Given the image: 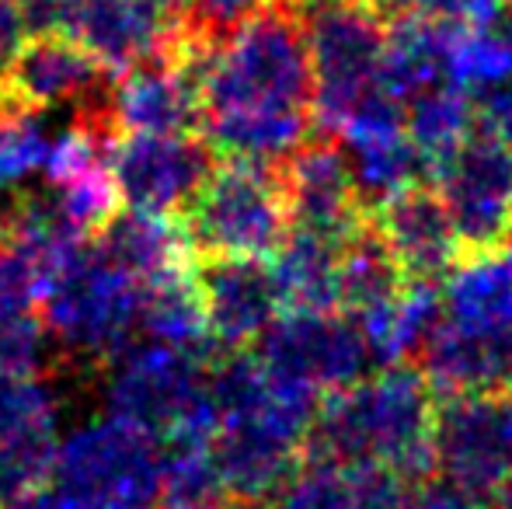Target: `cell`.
<instances>
[{
  "instance_id": "obj_1",
  "label": "cell",
  "mask_w": 512,
  "mask_h": 509,
  "mask_svg": "<svg viewBox=\"0 0 512 509\" xmlns=\"http://www.w3.org/2000/svg\"><path fill=\"white\" fill-rule=\"evenodd\" d=\"M199 95V136L216 157L283 164L314 129L304 4L265 0L213 42Z\"/></svg>"
},
{
  "instance_id": "obj_2",
  "label": "cell",
  "mask_w": 512,
  "mask_h": 509,
  "mask_svg": "<svg viewBox=\"0 0 512 509\" xmlns=\"http://www.w3.org/2000/svg\"><path fill=\"white\" fill-rule=\"evenodd\" d=\"M436 394L415 363H394L377 377L328 391L317 401L304 440V461L338 468L380 464L408 485L436 475L432 457Z\"/></svg>"
},
{
  "instance_id": "obj_3",
  "label": "cell",
  "mask_w": 512,
  "mask_h": 509,
  "mask_svg": "<svg viewBox=\"0 0 512 509\" xmlns=\"http://www.w3.org/2000/svg\"><path fill=\"white\" fill-rule=\"evenodd\" d=\"M143 286L95 238L70 248L39 286V321L74 367L102 370L133 342Z\"/></svg>"
},
{
  "instance_id": "obj_4",
  "label": "cell",
  "mask_w": 512,
  "mask_h": 509,
  "mask_svg": "<svg viewBox=\"0 0 512 509\" xmlns=\"http://www.w3.org/2000/svg\"><path fill=\"white\" fill-rule=\"evenodd\" d=\"M196 262L206 258H272L290 234L283 178L276 164L234 161L213 164L196 196L178 213Z\"/></svg>"
},
{
  "instance_id": "obj_5",
  "label": "cell",
  "mask_w": 512,
  "mask_h": 509,
  "mask_svg": "<svg viewBox=\"0 0 512 509\" xmlns=\"http://www.w3.org/2000/svg\"><path fill=\"white\" fill-rule=\"evenodd\" d=\"M46 489L56 509H154L161 499V443L108 415L56 447Z\"/></svg>"
},
{
  "instance_id": "obj_6",
  "label": "cell",
  "mask_w": 512,
  "mask_h": 509,
  "mask_svg": "<svg viewBox=\"0 0 512 509\" xmlns=\"http://www.w3.org/2000/svg\"><path fill=\"white\" fill-rule=\"evenodd\" d=\"M310 60V119L335 136L366 95L377 91L387 42L380 0H310L304 4Z\"/></svg>"
},
{
  "instance_id": "obj_7",
  "label": "cell",
  "mask_w": 512,
  "mask_h": 509,
  "mask_svg": "<svg viewBox=\"0 0 512 509\" xmlns=\"http://www.w3.org/2000/svg\"><path fill=\"white\" fill-rule=\"evenodd\" d=\"M432 457L450 485L492 499L512 471V387L446 394L432 419Z\"/></svg>"
},
{
  "instance_id": "obj_8",
  "label": "cell",
  "mask_w": 512,
  "mask_h": 509,
  "mask_svg": "<svg viewBox=\"0 0 512 509\" xmlns=\"http://www.w3.org/2000/svg\"><path fill=\"white\" fill-rule=\"evenodd\" d=\"M206 367V353L161 346V342H129L105 367L108 412L161 436L209 398Z\"/></svg>"
},
{
  "instance_id": "obj_9",
  "label": "cell",
  "mask_w": 512,
  "mask_h": 509,
  "mask_svg": "<svg viewBox=\"0 0 512 509\" xmlns=\"http://www.w3.org/2000/svg\"><path fill=\"white\" fill-rule=\"evenodd\" d=\"M464 252L499 248L512 224V150L488 133H471L429 171Z\"/></svg>"
},
{
  "instance_id": "obj_10",
  "label": "cell",
  "mask_w": 512,
  "mask_h": 509,
  "mask_svg": "<svg viewBox=\"0 0 512 509\" xmlns=\"http://www.w3.org/2000/svg\"><path fill=\"white\" fill-rule=\"evenodd\" d=\"M258 360L272 374L304 381L314 391H342L370 370V349L345 311H286L258 335Z\"/></svg>"
},
{
  "instance_id": "obj_11",
  "label": "cell",
  "mask_w": 512,
  "mask_h": 509,
  "mask_svg": "<svg viewBox=\"0 0 512 509\" xmlns=\"http://www.w3.org/2000/svg\"><path fill=\"white\" fill-rule=\"evenodd\" d=\"M216 164V150L199 133H119L108 147L119 203L129 210L178 217Z\"/></svg>"
},
{
  "instance_id": "obj_12",
  "label": "cell",
  "mask_w": 512,
  "mask_h": 509,
  "mask_svg": "<svg viewBox=\"0 0 512 509\" xmlns=\"http://www.w3.org/2000/svg\"><path fill=\"white\" fill-rule=\"evenodd\" d=\"M335 140L345 150L352 189H356L366 217L425 175L422 157L408 140L405 105L384 95L380 88L356 105V112L345 119Z\"/></svg>"
},
{
  "instance_id": "obj_13",
  "label": "cell",
  "mask_w": 512,
  "mask_h": 509,
  "mask_svg": "<svg viewBox=\"0 0 512 509\" xmlns=\"http://www.w3.org/2000/svg\"><path fill=\"white\" fill-rule=\"evenodd\" d=\"M56 32L88 49L115 77L168 49L178 7L164 0H56Z\"/></svg>"
},
{
  "instance_id": "obj_14",
  "label": "cell",
  "mask_w": 512,
  "mask_h": 509,
  "mask_svg": "<svg viewBox=\"0 0 512 509\" xmlns=\"http://www.w3.org/2000/svg\"><path fill=\"white\" fill-rule=\"evenodd\" d=\"M276 168L283 178L293 227H304L331 241H345L366 220L356 189H352L345 150L335 136L321 133L317 140L307 136Z\"/></svg>"
},
{
  "instance_id": "obj_15",
  "label": "cell",
  "mask_w": 512,
  "mask_h": 509,
  "mask_svg": "<svg viewBox=\"0 0 512 509\" xmlns=\"http://www.w3.org/2000/svg\"><path fill=\"white\" fill-rule=\"evenodd\" d=\"M112 84V70H105L88 49H81L63 32L28 35L21 53L14 56L0 88L25 109H53V105H91L102 102Z\"/></svg>"
},
{
  "instance_id": "obj_16",
  "label": "cell",
  "mask_w": 512,
  "mask_h": 509,
  "mask_svg": "<svg viewBox=\"0 0 512 509\" xmlns=\"http://www.w3.org/2000/svg\"><path fill=\"white\" fill-rule=\"evenodd\" d=\"M196 286L216 349L251 346L279 314L276 286L258 258L196 262Z\"/></svg>"
},
{
  "instance_id": "obj_17",
  "label": "cell",
  "mask_w": 512,
  "mask_h": 509,
  "mask_svg": "<svg viewBox=\"0 0 512 509\" xmlns=\"http://www.w3.org/2000/svg\"><path fill=\"white\" fill-rule=\"evenodd\" d=\"M370 224L377 227L387 252L394 255L408 279L436 283L464 255L443 199L436 196V189H425L418 182L387 199L380 210H373Z\"/></svg>"
},
{
  "instance_id": "obj_18",
  "label": "cell",
  "mask_w": 512,
  "mask_h": 509,
  "mask_svg": "<svg viewBox=\"0 0 512 509\" xmlns=\"http://www.w3.org/2000/svg\"><path fill=\"white\" fill-rule=\"evenodd\" d=\"M304 461V443L255 419L220 422L213 436V464L223 499L265 506Z\"/></svg>"
},
{
  "instance_id": "obj_19",
  "label": "cell",
  "mask_w": 512,
  "mask_h": 509,
  "mask_svg": "<svg viewBox=\"0 0 512 509\" xmlns=\"http://www.w3.org/2000/svg\"><path fill=\"white\" fill-rule=\"evenodd\" d=\"M443 321L481 339L512 335V265L502 248L464 252L439 290Z\"/></svg>"
},
{
  "instance_id": "obj_20",
  "label": "cell",
  "mask_w": 512,
  "mask_h": 509,
  "mask_svg": "<svg viewBox=\"0 0 512 509\" xmlns=\"http://www.w3.org/2000/svg\"><path fill=\"white\" fill-rule=\"evenodd\" d=\"M418 370L429 381L432 394H471L512 387V335L506 339H481L460 328L439 325L418 349Z\"/></svg>"
},
{
  "instance_id": "obj_21",
  "label": "cell",
  "mask_w": 512,
  "mask_h": 509,
  "mask_svg": "<svg viewBox=\"0 0 512 509\" xmlns=\"http://www.w3.org/2000/svg\"><path fill=\"white\" fill-rule=\"evenodd\" d=\"M91 238L115 265H122L140 283H157V279L178 276L196 265L182 220L164 217V213L115 210Z\"/></svg>"
},
{
  "instance_id": "obj_22",
  "label": "cell",
  "mask_w": 512,
  "mask_h": 509,
  "mask_svg": "<svg viewBox=\"0 0 512 509\" xmlns=\"http://www.w3.org/2000/svg\"><path fill=\"white\" fill-rule=\"evenodd\" d=\"M46 328L39 321V269L0 238V374H39Z\"/></svg>"
},
{
  "instance_id": "obj_23",
  "label": "cell",
  "mask_w": 512,
  "mask_h": 509,
  "mask_svg": "<svg viewBox=\"0 0 512 509\" xmlns=\"http://www.w3.org/2000/svg\"><path fill=\"white\" fill-rule=\"evenodd\" d=\"M439 318H443L439 286L429 279H408L387 304L359 314L356 325L366 339L370 360L380 367H394V363H408L411 356H418Z\"/></svg>"
},
{
  "instance_id": "obj_24",
  "label": "cell",
  "mask_w": 512,
  "mask_h": 509,
  "mask_svg": "<svg viewBox=\"0 0 512 509\" xmlns=\"http://www.w3.org/2000/svg\"><path fill=\"white\" fill-rule=\"evenodd\" d=\"M272 286L286 311H338V241L290 227L272 252Z\"/></svg>"
},
{
  "instance_id": "obj_25",
  "label": "cell",
  "mask_w": 512,
  "mask_h": 509,
  "mask_svg": "<svg viewBox=\"0 0 512 509\" xmlns=\"http://www.w3.org/2000/svg\"><path fill=\"white\" fill-rule=\"evenodd\" d=\"M140 328L150 335V342L175 349H192V353L216 356V342L209 339L203 297L196 286V265L178 276L157 279V283H140Z\"/></svg>"
},
{
  "instance_id": "obj_26",
  "label": "cell",
  "mask_w": 512,
  "mask_h": 509,
  "mask_svg": "<svg viewBox=\"0 0 512 509\" xmlns=\"http://www.w3.org/2000/svg\"><path fill=\"white\" fill-rule=\"evenodd\" d=\"M405 283L408 276L387 252L370 217L349 238L338 241V311L359 318V314L387 304Z\"/></svg>"
},
{
  "instance_id": "obj_27",
  "label": "cell",
  "mask_w": 512,
  "mask_h": 509,
  "mask_svg": "<svg viewBox=\"0 0 512 509\" xmlns=\"http://www.w3.org/2000/svg\"><path fill=\"white\" fill-rule=\"evenodd\" d=\"M405 129L418 157H422L425 171H432L478 129L474 98L450 81L432 84V88L418 91L405 102Z\"/></svg>"
},
{
  "instance_id": "obj_28",
  "label": "cell",
  "mask_w": 512,
  "mask_h": 509,
  "mask_svg": "<svg viewBox=\"0 0 512 509\" xmlns=\"http://www.w3.org/2000/svg\"><path fill=\"white\" fill-rule=\"evenodd\" d=\"M443 81L457 84L467 95L512 81V18L471 25L453 32L443 56Z\"/></svg>"
},
{
  "instance_id": "obj_29",
  "label": "cell",
  "mask_w": 512,
  "mask_h": 509,
  "mask_svg": "<svg viewBox=\"0 0 512 509\" xmlns=\"http://www.w3.org/2000/svg\"><path fill=\"white\" fill-rule=\"evenodd\" d=\"M53 387L35 374H0V447L32 436H53Z\"/></svg>"
},
{
  "instance_id": "obj_30",
  "label": "cell",
  "mask_w": 512,
  "mask_h": 509,
  "mask_svg": "<svg viewBox=\"0 0 512 509\" xmlns=\"http://www.w3.org/2000/svg\"><path fill=\"white\" fill-rule=\"evenodd\" d=\"M49 154L46 129L39 112L25 109L0 88V189L25 182L32 171H42Z\"/></svg>"
},
{
  "instance_id": "obj_31",
  "label": "cell",
  "mask_w": 512,
  "mask_h": 509,
  "mask_svg": "<svg viewBox=\"0 0 512 509\" xmlns=\"http://www.w3.org/2000/svg\"><path fill=\"white\" fill-rule=\"evenodd\" d=\"M265 509H359L352 478L328 461H300L286 485L265 503Z\"/></svg>"
},
{
  "instance_id": "obj_32",
  "label": "cell",
  "mask_w": 512,
  "mask_h": 509,
  "mask_svg": "<svg viewBox=\"0 0 512 509\" xmlns=\"http://www.w3.org/2000/svg\"><path fill=\"white\" fill-rule=\"evenodd\" d=\"M265 0H182L178 25L192 39L220 42L230 28H237L251 11H258Z\"/></svg>"
},
{
  "instance_id": "obj_33",
  "label": "cell",
  "mask_w": 512,
  "mask_h": 509,
  "mask_svg": "<svg viewBox=\"0 0 512 509\" xmlns=\"http://www.w3.org/2000/svg\"><path fill=\"white\" fill-rule=\"evenodd\" d=\"M474 119H478L481 133L495 136L512 150V81L481 91V102L474 105Z\"/></svg>"
},
{
  "instance_id": "obj_34",
  "label": "cell",
  "mask_w": 512,
  "mask_h": 509,
  "mask_svg": "<svg viewBox=\"0 0 512 509\" xmlns=\"http://www.w3.org/2000/svg\"><path fill=\"white\" fill-rule=\"evenodd\" d=\"M405 509H488L485 499L471 496V492L457 489L446 478H425V482L411 485Z\"/></svg>"
},
{
  "instance_id": "obj_35",
  "label": "cell",
  "mask_w": 512,
  "mask_h": 509,
  "mask_svg": "<svg viewBox=\"0 0 512 509\" xmlns=\"http://www.w3.org/2000/svg\"><path fill=\"white\" fill-rule=\"evenodd\" d=\"M28 39L25 18H21L18 4L14 0H0V84H4L7 70H11L14 56L21 53Z\"/></svg>"
},
{
  "instance_id": "obj_36",
  "label": "cell",
  "mask_w": 512,
  "mask_h": 509,
  "mask_svg": "<svg viewBox=\"0 0 512 509\" xmlns=\"http://www.w3.org/2000/svg\"><path fill=\"white\" fill-rule=\"evenodd\" d=\"M495 509H512V471L506 475V482L495 489Z\"/></svg>"
},
{
  "instance_id": "obj_37",
  "label": "cell",
  "mask_w": 512,
  "mask_h": 509,
  "mask_svg": "<svg viewBox=\"0 0 512 509\" xmlns=\"http://www.w3.org/2000/svg\"><path fill=\"white\" fill-rule=\"evenodd\" d=\"M502 255H506L509 258V265H512V224H509V231H506V238H502Z\"/></svg>"
},
{
  "instance_id": "obj_38",
  "label": "cell",
  "mask_w": 512,
  "mask_h": 509,
  "mask_svg": "<svg viewBox=\"0 0 512 509\" xmlns=\"http://www.w3.org/2000/svg\"><path fill=\"white\" fill-rule=\"evenodd\" d=\"M157 509H216V506H196V503H164Z\"/></svg>"
},
{
  "instance_id": "obj_39",
  "label": "cell",
  "mask_w": 512,
  "mask_h": 509,
  "mask_svg": "<svg viewBox=\"0 0 512 509\" xmlns=\"http://www.w3.org/2000/svg\"><path fill=\"white\" fill-rule=\"evenodd\" d=\"M11 503V496H7V485H4V475H0V509Z\"/></svg>"
},
{
  "instance_id": "obj_40",
  "label": "cell",
  "mask_w": 512,
  "mask_h": 509,
  "mask_svg": "<svg viewBox=\"0 0 512 509\" xmlns=\"http://www.w3.org/2000/svg\"><path fill=\"white\" fill-rule=\"evenodd\" d=\"M164 4H171V7H178V11H182V0H164Z\"/></svg>"
},
{
  "instance_id": "obj_41",
  "label": "cell",
  "mask_w": 512,
  "mask_h": 509,
  "mask_svg": "<svg viewBox=\"0 0 512 509\" xmlns=\"http://www.w3.org/2000/svg\"><path fill=\"white\" fill-rule=\"evenodd\" d=\"M0 238H4V210H0Z\"/></svg>"
},
{
  "instance_id": "obj_42",
  "label": "cell",
  "mask_w": 512,
  "mask_h": 509,
  "mask_svg": "<svg viewBox=\"0 0 512 509\" xmlns=\"http://www.w3.org/2000/svg\"><path fill=\"white\" fill-rule=\"evenodd\" d=\"M300 4H310V0H300Z\"/></svg>"
}]
</instances>
